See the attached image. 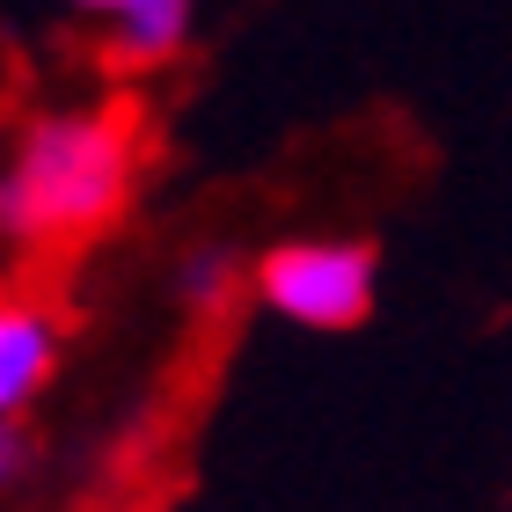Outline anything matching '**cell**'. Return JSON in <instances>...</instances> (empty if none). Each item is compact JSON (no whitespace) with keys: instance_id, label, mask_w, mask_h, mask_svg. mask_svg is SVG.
I'll return each mask as SVG.
<instances>
[{"instance_id":"5b68a950","label":"cell","mask_w":512,"mask_h":512,"mask_svg":"<svg viewBox=\"0 0 512 512\" xmlns=\"http://www.w3.org/2000/svg\"><path fill=\"white\" fill-rule=\"evenodd\" d=\"M176 286H183V300H191V308H205V315L227 308V293H235V256H227V249H198L191 264H183Z\"/></svg>"},{"instance_id":"7a4b0ae2","label":"cell","mask_w":512,"mask_h":512,"mask_svg":"<svg viewBox=\"0 0 512 512\" xmlns=\"http://www.w3.org/2000/svg\"><path fill=\"white\" fill-rule=\"evenodd\" d=\"M256 293L300 330H352L374 308V249L359 242H278L256 264Z\"/></svg>"},{"instance_id":"6da1fadb","label":"cell","mask_w":512,"mask_h":512,"mask_svg":"<svg viewBox=\"0 0 512 512\" xmlns=\"http://www.w3.org/2000/svg\"><path fill=\"white\" fill-rule=\"evenodd\" d=\"M139 176L132 125L118 110H52L22 132L0 176V227L15 242H74L125 213Z\"/></svg>"},{"instance_id":"8992f818","label":"cell","mask_w":512,"mask_h":512,"mask_svg":"<svg viewBox=\"0 0 512 512\" xmlns=\"http://www.w3.org/2000/svg\"><path fill=\"white\" fill-rule=\"evenodd\" d=\"M22 461H30V447H22V425H15V417H0V491L22 476Z\"/></svg>"},{"instance_id":"3957f363","label":"cell","mask_w":512,"mask_h":512,"mask_svg":"<svg viewBox=\"0 0 512 512\" xmlns=\"http://www.w3.org/2000/svg\"><path fill=\"white\" fill-rule=\"evenodd\" d=\"M59 374V322L22 293H0V417H22Z\"/></svg>"},{"instance_id":"277c9868","label":"cell","mask_w":512,"mask_h":512,"mask_svg":"<svg viewBox=\"0 0 512 512\" xmlns=\"http://www.w3.org/2000/svg\"><path fill=\"white\" fill-rule=\"evenodd\" d=\"M110 30V59L118 66H161L191 37V0H74Z\"/></svg>"}]
</instances>
